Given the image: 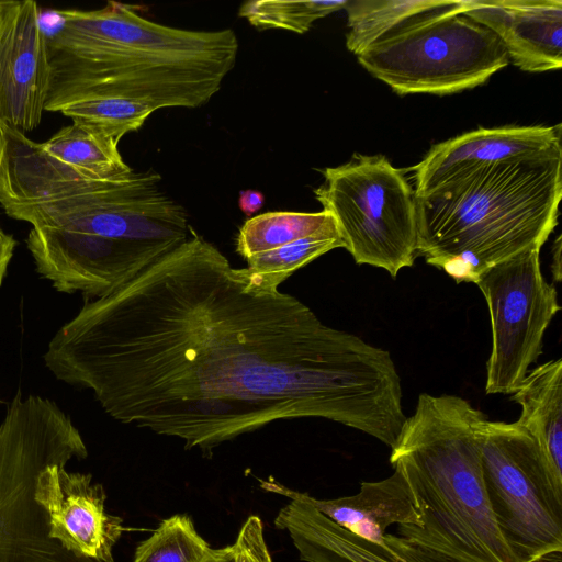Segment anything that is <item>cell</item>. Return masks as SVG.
Here are the masks:
<instances>
[{"instance_id":"6da1fadb","label":"cell","mask_w":562,"mask_h":562,"mask_svg":"<svg viewBox=\"0 0 562 562\" xmlns=\"http://www.w3.org/2000/svg\"><path fill=\"white\" fill-rule=\"evenodd\" d=\"M46 368L115 420L207 456L274 422L333 420L393 447L405 424L389 351L234 268L192 227L50 339Z\"/></svg>"},{"instance_id":"7a4b0ae2","label":"cell","mask_w":562,"mask_h":562,"mask_svg":"<svg viewBox=\"0 0 562 562\" xmlns=\"http://www.w3.org/2000/svg\"><path fill=\"white\" fill-rule=\"evenodd\" d=\"M161 180L153 169L99 178L40 151L13 172L0 205L32 225L25 243L41 278L99 299L188 238L187 211Z\"/></svg>"},{"instance_id":"3957f363","label":"cell","mask_w":562,"mask_h":562,"mask_svg":"<svg viewBox=\"0 0 562 562\" xmlns=\"http://www.w3.org/2000/svg\"><path fill=\"white\" fill-rule=\"evenodd\" d=\"M47 34L45 111L82 99L124 98L162 108H200L233 70L232 29L194 31L153 22L133 5L109 1L92 11H56Z\"/></svg>"},{"instance_id":"277c9868","label":"cell","mask_w":562,"mask_h":562,"mask_svg":"<svg viewBox=\"0 0 562 562\" xmlns=\"http://www.w3.org/2000/svg\"><path fill=\"white\" fill-rule=\"evenodd\" d=\"M486 419L460 396L422 393L391 448L390 463L406 479L422 521L397 526V533L438 562H519L484 485L480 432Z\"/></svg>"},{"instance_id":"5b68a950","label":"cell","mask_w":562,"mask_h":562,"mask_svg":"<svg viewBox=\"0 0 562 562\" xmlns=\"http://www.w3.org/2000/svg\"><path fill=\"white\" fill-rule=\"evenodd\" d=\"M562 145L477 169L416 196L417 255L456 282L539 248L558 225Z\"/></svg>"},{"instance_id":"8992f818","label":"cell","mask_w":562,"mask_h":562,"mask_svg":"<svg viewBox=\"0 0 562 562\" xmlns=\"http://www.w3.org/2000/svg\"><path fill=\"white\" fill-rule=\"evenodd\" d=\"M87 456L79 430L55 402L18 391L0 424V562H100L53 539L35 498L46 468Z\"/></svg>"},{"instance_id":"52a82bcc","label":"cell","mask_w":562,"mask_h":562,"mask_svg":"<svg viewBox=\"0 0 562 562\" xmlns=\"http://www.w3.org/2000/svg\"><path fill=\"white\" fill-rule=\"evenodd\" d=\"M488 503L519 562H561L562 476L519 423L486 419L480 432Z\"/></svg>"},{"instance_id":"ba28073f","label":"cell","mask_w":562,"mask_h":562,"mask_svg":"<svg viewBox=\"0 0 562 562\" xmlns=\"http://www.w3.org/2000/svg\"><path fill=\"white\" fill-rule=\"evenodd\" d=\"M319 171L324 182L315 198L335 220L356 263L381 268L393 279L414 266L416 196L404 170L383 155L355 154L348 162Z\"/></svg>"},{"instance_id":"9c48e42d","label":"cell","mask_w":562,"mask_h":562,"mask_svg":"<svg viewBox=\"0 0 562 562\" xmlns=\"http://www.w3.org/2000/svg\"><path fill=\"white\" fill-rule=\"evenodd\" d=\"M462 8L381 41L359 64L400 95L451 94L485 83L509 58L499 38Z\"/></svg>"},{"instance_id":"30bf717a","label":"cell","mask_w":562,"mask_h":562,"mask_svg":"<svg viewBox=\"0 0 562 562\" xmlns=\"http://www.w3.org/2000/svg\"><path fill=\"white\" fill-rule=\"evenodd\" d=\"M475 284L490 313L492 348L486 394H513L542 353L544 333L560 311L544 279L540 249L530 248L486 269Z\"/></svg>"},{"instance_id":"8fae6325","label":"cell","mask_w":562,"mask_h":562,"mask_svg":"<svg viewBox=\"0 0 562 562\" xmlns=\"http://www.w3.org/2000/svg\"><path fill=\"white\" fill-rule=\"evenodd\" d=\"M47 34L35 1L0 12V124L23 134L41 123L49 83Z\"/></svg>"},{"instance_id":"7c38bea8","label":"cell","mask_w":562,"mask_h":562,"mask_svg":"<svg viewBox=\"0 0 562 562\" xmlns=\"http://www.w3.org/2000/svg\"><path fill=\"white\" fill-rule=\"evenodd\" d=\"M91 474L46 468L35 498L48 517L49 536L77 557L113 562V548L124 530L120 517L106 513L105 492Z\"/></svg>"},{"instance_id":"4fadbf2b","label":"cell","mask_w":562,"mask_h":562,"mask_svg":"<svg viewBox=\"0 0 562 562\" xmlns=\"http://www.w3.org/2000/svg\"><path fill=\"white\" fill-rule=\"evenodd\" d=\"M561 124L477 128L431 147L411 167L415 196L477 169L539 155L561 143Z\"/></svg>"},{"instance_id":"5bb4252c","label":"cell","mask_w":562,"mask_h":562,"mask_svg":"<svg viewBox=\"0 0 562 562\" xmlns=\"http://www.w3.org/2000/svg\"><path fill=\"white\" fill-rule=\"evenodd\" d=\"M463 13L491 30L520 70L561 69V0L464 1Z\"/></svg>"},{"instance_id":"9a60e30c","label":"cell","mask_w":562,"mask_h":562,"mask_svg":"<svg viewBox=\"0 0 562 562\" xmlns=\"http://www.w3.org/2000/svg\"><path fill=\"white\" fill-rule=\"evenodd\" d=\"M274 525L288 531L305 562H438L398 535L385 533L381 542L366 540L300 499L282 507Z\"/></svg>"},{"instance_id":"2e32d148","label":"cell","mask_w":562,"mask_h":562,"mask_svg":"<svg viewBox=\"0 0 562 562\" xmlns=\"http://www.w3.org/2000/svg\"><path fill=\"white\" fill-rule=\"evenodd\" d=\"M260 487L289 499L303 501L335 524L372 542H381L392 525L422 524L412 490L396 469L381 481L361 482L355 495L333 499L315 498L274 480H260Z\"/></svg>"},{"instance_id":"e0dca14e","label":"cell","mask_w":562,"mask_h":562,"mask_svg":"<svg viewBox=\"0 0 562 562\" xmlns=\"http://www.w3.org/2000/svg\"><path fill=\"white\" fill-rule=\"evenodd\" d=\"M512 400L521 407L516 422L532 435L553 471L562 476V359L530 370Z\"/></svg>"},{"instance_id":"ac0fdd59","label":"cell","mask_w":562,"mask_h":562,"mask_svg":"<svg viewBox=\"0 0 562 562\" xmlns=\"http://www.w3.org/2000/svg\"><path fill=\"white\" fill-rule=\"evenodd\" d=\"M448 0H357L348 1L347 48L359 56L372 45L423 22L463 7Z\"/></svg>"},{"instance_id":"d6986e66","label":"cell","mask_w":562,"mask_h":562,"mask_svg":"<svg viewBox=\"0 0 562 562\" xmlns=\"http://www.w3.org/2000/svg\"><path fill=\"white\" fill-rule=\"evenodd\" d=\"M41 146L57 161L99 178L133 170L123 160L116 140L76 123L60 128Z\"/></svg>"},{"instance_id":"ffe728a7","label":"cell","mask_w":562,"mask_h":562,"mask_svg":"<svg viewBox=\"0 0 562 562\" xmlns=\"http://www.w3.org/2000/svg\"><path fill=\"white\" fill-rule=\"evenodd\" d=\"M336 248H345L333 216L315 233L246 260L247 271L263 285L279 288L295 271Z\"/></svg>"},{"instance_id":"44dd1931","label":"cell","mask_w":562,"mask_h":562,"mask_svg":"<svg viewBox=\"0 0 562 562\" xmlns=\"http://www.w3.org/2000/svg\"><path fill=\"white\" fill-rule=\"evenodd\" d=\"M331 215L326 211H276L251 216L240 227L236 239L237 252L247 260L318 231Z\"/></svg>"},{"instance_id":"7402d4cb","label":"cell","mask_w":562,"mask_h":562,"mask_svg":"<svg viewBox=\"0 0 562 562\" xmlns=\"http://www.w3.org/2000/svg\"><path fill=\"white\" fill-rule=\"evenodd\" d=\"M156 109L148 103L124 98H90L75 101L59 112L72 123L113 138L138 131Z\"/></svg>"},{"instance_id":"603a6c76","label":"cell","mask_w":562,"mask_h":562,"mask_svg":"<svg viewBox=\"0 0 562 562\" xmlns=\"http://www.w3.org/2000/svg\"><path fill=\"white\" fill-rule=\"evenodd\" d=\"M216 550L198 533L189 516L177 514L137 546L133 562H205Z\"/></svg>"},{"instance_id":"cb8c5ba5","label":"cell","mask_w":562,"mask_h":562,"mask_svg":"<svg viewBox=\"0 0 562 562\" xmlns=\"http://www.w3.org/2000/svg\"><path fill=\"white\" fill-rule=\"evenodd\" d=\"M348 0H251L239 9V16L258 30L280 29L297 34L307 32L313 23L345 9Z\"/></svg>"},{"instance_id":"d4e9b609","label":"cell","mask_w":562,"mask_h":562,"mask_svg":"<svg viewBox=\"0 0 562 562\" xmlns=\"http://www.w3.org/2000/svg\"><path fill=\"white\" fill-rule=\"evenodd\" d=\"M231 547L233 562H273L258 516L251 515L246 519Z\"/></svg>"},{"instance_id":"484cf974","label":"cell","mask_w":562,"mask_h":562,"mask_svg":"<svg viewBox=\"0 0 562 562\" xmlns=\"http://www.w3.org/2000/svg\"><path fill=\"white\" fill-rule=\"evenodd\" d=\"M265 204V196L257 190H243L239 192L238 206L247 216L256 214Z\"/></svg>"},{"instance_id":"4316f807","label":"cell","mask_w":562,"mask_h":562,"mask_svg":"<svg viewBox=\"0 0 562 562\" xmlns=\"http://www.w3.org/2000/svg\"><path fill=\"white\" fill-rule=\"evenodd\" d=\"M15 246L16 240L14 237L0 229V286L3 282Z\"/></svg>"},{"instance_id":"83f0119b","label":"cell","mask_w":562,"mask_h":562,"mask_svg":"<svg viewBox=\"0 0 562 562\" xmlns=\"http://www.w3.org/2000/svg\"><path fill=\"white\" fill-rule=\"evenodd\" d=\"M553 265H552V272L554 274L557 270V280L560 281V272H561V236H558L553 249Z\"/></svg>"},{"instance_id":"f1b7e54d","label":"cell","mask_w":562,"mask_h":562,"mask_svg":"<svg viewBox=\"0 0 562 562\" xmlns=\"http://www.w3.org/2000/svg\"><path fill=\"white\" fill-rule=\"evenodd\" d=\"M205 562H233L232 547L217 549L215 555Z\"/></svg>"}]
</instances>
